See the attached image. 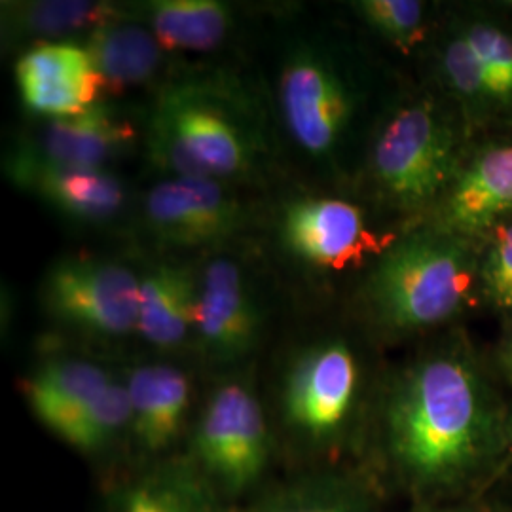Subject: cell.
I'll return each instance as SVG.
<instances>
[{
	"label": "cell",
	"mask_w": 512,
	"mask_h": 512,
	"mask_svg": "<svg viewBox=\"0 0 512 512\" xmlns=\"http://www.w3.org/2000/svg\"><path fill=\"white\" fill-rule=\"evenodd\" d=\"M503 446L494 404L475 370L458 357L410 366L385 399V467L425 503L473 488L492 473Z\"/></svg>",
	"instance_id": "6da1fadb"
},
{
	"label": "cell",
	"mask_w": 512,
	"mask_h": 512,
	"mask_svg": "<svg viewBox=\"0 0 512 512\" xmlns=\"http://www.w3.org/2000/svg\"><path fill=\"white\" fill-rule=\"evenodd\" d=\"M150 160L171 177L251 179L266 147L245 101L213 82L167 88L150 116Z\"/></svg>",
	"instance_id": "7a4b0ae2"
},
{
	"label": "cell",
	"mask_w": 512,
	"mask_h": 512,
	"mask_svg": "<svg viewBox=\"0 0 512 512\" xmlns=\"http://www.w3.org/2000/svg\"><path fill=\"white\" fill-rule=\"evenodd\" d=\"M475 256L450 234H416L385 253L366 287L374 319L391 332L435 327L463 306Z\"/></svg>",
	"instance_id": "3957f363"
},
{
	"label": "cell",
	"mask_w": 512,
	"mask_h": 512,
	"mask_svg": "<svg viewBox=\"0 0 512 512\" xmlns=\"http://www.w3.org/2000/svg\"><path fill=\"white\" fill-rule=\"evenodd\" d=\"M270 456L272 437L251 387L219 385L203 408L188 459L220 499H234L262 480Z\"/></svg>",
	"instance_id": "277c9868"
},
{
	"label": "cell",
	"mask_w": 512,
	"mask_h": 512,
	"mask_svg": "<svg viewBox=\"0 0 512 512\" xmlns=\"http://www.w3.org/2000/svg\"><path fill=\"white\" fill-rule=\"evenodd\" d=\"M374 177L403 205L433 200L456 171L452 131L429 105H410L385 124L372 152Z\"/></svg>",
	"instance_id": "5b68a950"
},
{
	"label": "cell",
	"mask_w": 512,
	"mask_h": 512,
	"mask_svg": "<svg viewBox=\"0 0 512 512\" xmlns=\"http://www.w3.org/2000/svg\"><path fill=\"white\" fill-rule=\"evenodd\" d=\"M42 302L73 329L116 338L137 330L141 279L118 262L67 258L44 277Z\"/></svg>",
	"instance_id": "8992f818"
},
{
	"label": "cell",
	"mask_w": 512,
	"mask_h": 512,
	"mask_svg": "<svg viewBox=\"0 0 512 512\" xmlns=\"http://www.w3.org/2000/svg\"><path fill=\"white\" fill-rule=\"evenodd\" d=\"M359 365L344 342L306 349L283 384V418L296 437L325 446L346 427L357 399Z\"/></svg>",
	"instance_id": "52a82bcc"
},
{
	"label": "cell",
	"mask_w": 512,
	"mask_h": 512,
	"mask_svg": "<svg viewBox=\"0 0 512 512\" xmlns=\"http://www.w3.org/2000/svg\"><path fill=\"white\" fill-rule=\"evenodd\" d=\"M279 110L294 145L311 158L332 154L346 135L351 93L329 59L311 48H296L279 78Z\"/></svg>",
	"instance_id": "ba28073f"
},
{
	"label": "cell",
	"mask_w": 512,
	"mask_h": 512,
	"mask_svg": "<svg viewBox=\"0 0 512 512\" xmlns=\"http://www.w3.org/2000/svg\"><path fill=\"white\" fill-rule=\"evenodd\" d=\"M150 232L171 247L215 245L234 236L245 213L232 190L215 179L169 177L148 192Z\"/></svg>",
	"instance_id": "9c48e42d"
},
{
	"label": "cell",
	"mask_w": 512,
	"mask_h": 512,
	"mask_svg": "<svg viewBox=\"0 0 512 512\" xmlns=\"http://www.w3.org/2000/svg\"><path fill=\"white\" fill-rule=\"evenodd\" d=\"M262 317L249 277L236 260L217 258L200 281L196 340L217 365L247 357L260 338Z\"/></svg>",
	"instance_id": "30bf717a"
},
{
	"label": "cell",
	"mask_w": 512,
	"mask_h": 512,
	"mask_svg": "<svg viewBox=\"0 0 512 512\" xmlns=\"http://www.w3.org/2000/svg\"><path fill=\"white\" fill-rule=\"evenodd\" d=\"M16 80L25 107L48 120L80 114L105 93L86 48L42 42L19 57Z\"/></svg>",
	"instance_id": "8fae6325"
},
{
	"label": "cell",
	"mask_w": 512,
	"mask_h": 512,
	"mask_svg": "<svg viewBox=\"0 0 512 512\" xmlns=\"http://www.w3.org/2000/svg\"><path fill=\"white\" fill-rule=\"evenodd\" d=\"M8 177L69 219L101 222L126 203L122 181L105 167L54 164L16 148L8 156Z\"/></svg>",
	"instance_id": "7c38bea8"
},
{
	"label": "cell",
	"mask_w": 512,
	"mask_h": 512,
	"mask_svg": "<svg viewBox=\"0 0 512 512\" xmlns=\"http://www.w3.org/2000/svg\"><path fill=\"white\" fill-rule=\"evenodd\" d=\"M281 239L296 258L317 268H346L374 247L363 213L344 200L304 198L289 203Z\"/></svg>",
	"instance_id": "4fadbf2b"
},
{
	"label": "cell",
	"mask_w": 512,
	"mask_h": 512,
	"mask_svg": "<svg viewBox=\"0 0 512 512\" xmlns=\"http://www.w3.org/2000/svg\"><path fill=\"white\" fill-rule=\"evenodd\" d=\"M133 143L135 128L128 116L97 103L80 114L48 120L19 148L54 164L105 167Z\"/></svg>",
	"instance_id": "5bb4252c"
},
{
	"label": "cell",
	"mask_w": 512,
	"mask_h": 512,
	"mask_svg": "<svg viewBox=\"0 0 512 512\" xmlns=\"http://www.w3.org/2000/svg\"><path fill=\"white\" fill-rule=\"evenodd\" d=\"M131 437L145 458L160 461L181 439L190 408V382L171 365L137 366L128 380Z\"/></svg>",
	"instance_id": "9a60e30c"
},
{
	"label": "cell",
	"mask_w": 512,
	"mask_h": 512,
	"mask_svg": "<svg viewBox=\"0 0 512 512\" xmlns=\"http://www.w3.org/2000/svg\"><path fill=\"white\" fill-rule=\"evenodd\" d=\"M200 283L188 268L160 264L141 279L137 332L148 344L175 349L196 332Z\"/></svg>",
	"instance_id": "2e32d148"
},
{
	"label": "cell",
	"mask_w": 512,
	"mask_h": 512,
	"mask_svg": "<svg viewBox=\"0 0 512 512\" xmlns=\"http://www.w3.org/2000/svg\"><path fill=\"white\" fill-rule=\"evenodd\" d=\"M86 50L105 93L128 92L152 82L164 63V48L147 23L114 19L88 35Z\"/></svg>",
	"instance_id": "e0dca14e"
},
{
	"label": "cell",
	"mask_w": 512,
	"mask_h": 512,
	"mask_svg": "<svg viewBox=\"0 0 512 512\" xmlns=\"http://www.w3.org/2000/svg\"><path fill=\"white\" fill-rule=\"evenodd\" d=\"M219 494L188 458L150 463L116 495V512H220Z\"/></svg>",
	"instance_id": "ac0fdd59"
},
{
	"label": "cell",
	"mask_w": 512,
	"mask_h": 512,
	"mask_svg": "<svg viewBox=\"0 0 512 512\" xmlns=\"http://www.w3.org/2000/svg\"><path fill=\"white\" fill-rule=\"evenodd\" d=\"M112 382L109 372L84 359L61 357L38 368L25 385L37 420L55 437Z\"/></svg>",
	"instance_id": "d6986e66"
},
{
	"label": "cell",
	"mask_w": 512,
	"mask_h": 512,
	"mask_svg": "<svg viewBox=\"0 0 512 512\" xmlns=\"http://www.w3.org/2000/svg\"><path fill=\"white\" fill-rule=\"evenodd\" d=\"M512 209V147L494 148L461 175L446 220L458 232H476Z\"/></svg>",
	"instance_id": "ffe728a7"
},
{
	"label": "cell",
	"mask_w": 512,
	"mask_h": 512,
	"mask_svg": "<svg viewBox=\"0 0 512 512\" xmlns=\"http://www.w3.org/2000/svg\"><path fill=\"white\" fill-rule=\"evenodd\" d=\"M148 29L169 52H207L234 27L232 8L219 0H154L145 6Z\"/></svg>",
	"instance_id": "44dd1931"
},
{
	"label": "cell",
	"mask_w": 512,
	"mask_h": 512,
	"mask_svg": "<svg viewBox=\"0 0 512 512\" xmlns=\"http://www.w3.org/2000/svg\"><path fill=\"white\" fill-rule=\"evenodd\" d=\"M6 25L12 38H63L88 31V35L124 12L112 4L82 0H40L10 4Z\"/></svg>",
	"instance_id": "7402d4cb"
},
{
	"label": "cell",
	"mask_w": 512,
	"mask_h": 512,
	"mask_svg": "<svg viewBox=\"0 0 512 512\" xmlns=\"http://www.w3.org/2000/svg\"><path fill=\"white\" fill-rule=\"evenodd\" d=\"M374 494L357 476H313L264 499L251 512H372Z\"/></svg>",
	"instance_id": "603a6c76"
},
{
	"label": "cell",
	"mask_w": 512,
	"mask_h": 512,
	"mask_svg": "<svg viewBox=\"0 0 512 512\" xmlns=\"http://www.w3.org/2000/svg\"><path fill=\"white\" fill-rule=\"evenodd\" d=\"M128 429H131L128 385L112 380L57 437L82 454H101L112 448Z\"/></svg>",
	"instance_id": "cb8c5ba5"
},
{
	"label": "cell",
	"mask_w": 512,
	"mask_h": 512,
	"mask_svg": "<svg viewBox=\"0 0 512 512\" xmlns=\"http://www.w3.org/2000/svg\"><path fill=\"white\" fill-rule=\"evenodd\" d=\"M488 78L490 93L507 97L512 93V38L492 25L478 23L465 35Z\"/></svg>",
	"instance_id": "d4e9b609"
},
{
	"label": "cell",
	"mask_w": 512,
	"mask_h": 512,
	"mask_svg": "<svg viewBox=\"0 0 512 512\" xmlns=\"http://www.w3.org/2000/svg\"><path fill=\"white\" fill-rule=\"evenodd\" d=\"M366 21L384 37L408 46L420 37L423 4L416 0H363L357 4Z\"/></svg>",
	"instance_id": "484cf974"
},
{
	"label": "cell",
	"mask_w": 512,
	"mask_h": 512,
	"mask_svg": "<svg viewBox=\"0 0 512 512\" xmlns=\"http://www.w3.org/2000/svg\"><path fill=\"white\" fill-rule=\"evenodd\" d=\"M444 69L459 93L469 97L492 95L488 78L467 38L459 37L448 44L444 54Z\"/></svg>",
	"instance_id": "4316f807"
},
{
	"label": "cell",
	"mask_w": 512,
	"mask_h": 512,
	"mask_svg": "<svg viewBox=\"0 0 512 512\" xmlns=\"http://www.w3.org/2000/svg\"><path fill=\"white\" fill-rule=\"evenodd\" d=\"M482 277L495 304L501 306L512 291V226L503 228L497 236V241L486 258Z\"/></svg>",
	"instance_id": "83f0119b"
},
{
	"label": "cell",
	"mask_w": 512,
	"mask_h": 512,
	"mask_svg": "<svg viewBox=\"0 0 512 512\" xmlns=\"http://www.w3.org/2000/svg\"><path fill=\"white\" fill-rule=\"evenodd\" d=\"M420 512H482L475 507H465V505H452V507H435V509H425Z\"/></svg>",
	"instance_id": "f1b7e54d"
},
{
	"label": "cell",
	"mask_w": 512,
	"mask_h": 512,
	"mask_svg": "<svg viewBox=\"0 0 512 512\" xmlns=\"http://www.w3.org/2000/svg\"><path fill=\"white\" fill-rule=\"evenodd\" d=\"M501 308H512V291L509 293V296L505 298V302L501 304Z\"/></svg>",
	"instance_id": "f546056e"
},
{
	"label": "cell",
	"mask_w": 512,
	"mask_h": 512,
	"mask_svg": "<svg viewBox=\"0 0 512 512\" xmlns=\"http://www.w3.org/2000/svg\"><path fill=\"white\" fill-rule=\"evenodd\" d=\"M509 446H511V448H512V429H511V433H509Z\"/></svg>",
	"instance_id": "4dcf8cb0"
},
{
	"label": "cell",
	"mask_w": 512,
	"mask_h": 512,
	"mask_svg": "<svg viewBox=\"0 0 512 512\" xmlns=\"http://www.w3.org/2000/svg\"><path fill=\"white\" fill-rule=\"evenodd\" d=\"M511 363H512V359H511Z\"/></svg>",
	"instance_id": "1f68e13d"
}]
</instances>
